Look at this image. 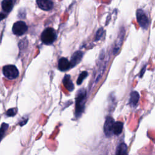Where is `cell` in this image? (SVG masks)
Listing matches in <instances>:
<instances>
[{
	"mask_svg": "<svg viewBox=\"0 0 155 155\" xmlns=\"http://www.w3.org/2000/svg\"><path fill=\"white\" fill-rule=\"evenodd\" d=\"M86 98V91L84 89L80 90L77 94L76 97V108L75 115L76 117H79L83 113L84 109L85 101Z\"/></svg>",
	"mask_w": 155,
	"mask_h": 155,
	"instance_id": "1",
	"label": "cell"
},
{
	"mask_svg": "<svg viewBox=\"0 0 155 155\" xmlns=\"http://www.w3.org/2000/svg\"><path fill=\"white\" fill-rule=\"evenodd\" d=\"M56 38L55 30L52 28H47L41 34V40L45 44H52Z\"/></svg>",
	"mask_w": 155,
	"mask_h": 155,
	"instance_id": "2",
	"label": "cell"
},
{
	"mask_svg": "<svg viewBox=\"0 0 155 155\" xmlns=\"http://www.w3.org/2000/svg\"><path fill=\"white\" fill-rule=\"evenodd\" d=\"M136 18L139 26L143 29H147L149 26V19L146 13L142 9H138L136 12Z\"/></svg>",
	"mask_w": 155,
	"mask_h": 155,
	"instance_id": "3",
	"label": "cell"
},
{
	"mask_svg": "<svg viewBox=\"0 0 155 155\" xmlns=\"http://www.w3.org/2000/svg\"><path fill=\"white\" fill-rule=\"evenodd\" d=\"M2 72L5 78L11 80L16 79L19 75V71L17 68L13 65L4 66L2 68Z\"/></svg>",
	"mask_w": 155,
	"mask_h": 155,
	"instance_id": "4",
	"label": "cell"
},
{
	"mask_svg": "<svg viewBox=\"0 0 155 155\" xmlns=\"http://www.w3.org/2000/svg\"><path fill=\"white\" fill-rule=\"evenodd\" d=\"M27 30V26L26 24L23 21L16 22L12 27L13 33L18 36L24 35Z\"/></svg>",
	"mask_w": 155,
	"mask_h": 155,
	"instance_id": "5",
	"label": "cell"
},
{
	"mask_svg": "<svg viewBox=\"0 0 155 155\" xmlns=\"http://www.w3.org/2000/svg\"><path fill=\"white\" fill-rule=\"evenodd\" d=\"M114 123V119L111 117L108 116L106 118L104 125V131L106 136L110 137L112 134H113V129Z\"/></svg>",
	"mask_w": 155,
	"mask_h": 155,
	"instance_id": "6",
	"label": "cell"
},
{
	"mask_svg": "<svg viewBox=\"0 0 155 155\" xmlns=\"http://www.w3.org/2000/svg\"><path fill=\"white\" fill-rule=\"evenodd\" d=\"M125 35V30L124 27H121L120 30L119 32V35L117 38V39L115 42V45L113 48V53L114 54L117 53V51L119 50V49L121 47L123 39L124 38Z\"/></svg>",
	"mask_w": 155,
	"mask_h": 155,
	"instance_id": "7",
	"label": "cell"
},
{
	"mask_svg": "<svg viewBox=\"0 0 155 155\" xmlns=\"http://www.w3.org/2000/svg\"><path fill=\"white\" fill-rule=\"evenodd\" d=\"M38 5L43 10L48 11L52 8L53 3L51 0H36Z\"/></svg>",
	"mask_w": 155,
	"mask_h": 155,
	"instance_id": "8",
	"label": "cell"
},
{
	"mask_svg": "<svg viewBox=\"0 0 155 155\" xmlns=\"http://www.w3.org/2000/svg\"><path fill=\"white\" fill-rule=\"evenodd\" d=\"M82 56L83 53L81 51H78L75 52L71 57L70 61V67H73L76 66L78 64H79L82 58Z\"/></svg>",
	"mask_w": 155,
	"mask_h": 155,
	"instance_id": "9",
	"label": "cell"
},
{
	"mask_svg": "<svg viewBox=\"0 0 155 155\" xmlns=\"http://www.w3.org/2000/svg\"><path fill=\"white\" fill-rule=\"evenodd\" d=\"M70 62L65 58H61L58 62V68L61 71H66L70 68Z\"/></svg>",
	"mask_w": 155,
	"mask_h": 155,
	"instance_id": "10",
	"label": "cell"
},
{
	"mask_svg": "<svg viewBox=\"0 0 155 155\" xmlns=\"http://www.w3.org/2000/svg\"><path fill=\"white\" fill-rule=\"evenodd\" d=\"M63 84L67 90L69 91H71L74 89V85L71 80L70 76L67 74L65 75L63 79Z\"/></svg>",
	"mask_w": 155,
	"mask_h": 155,
	"instance_id": "11",
	"label": "cell"
},
{
	"mask_svg": "<svg viewBox=\"0 0 155 155\" xmlns=\"http://www.w3.org/2000/svg\"><path fill=\"white\" fill-rule=\"evenodd\" d=\"M139 100V93L136 91H132L130 93V100H129L130 104L132 107H134L137 104Z\"/></svg>",
	"mask_w": 155,
	"mask_h": 155,
	"instance_id": "12",
	"label": "cell"
},
{
	"mask_svg": "<svg viewBox=\"0 0 155 155\" xmlns=\"http://www.w3.org/2000/svg\"><path fill=\"white\" fill-rule=\"evenodd\" d=\"M122 130H123V123L119 121L114 122V125H113V134L116 136H118L122 133Z\"/></svg>",
	"mask_w": 155,
	"mask_h": 155,
	"instance_id": "13",
	"label": "cell"
},
{
	"mask_svg": "<svg viewBox=\"0 0 155 155\" xmlns=\"http://www.w3.org/2000/svg\"><path fill=\"white\" fill-rule=\"evenodd\" d=\"M1 5L4 11L10 12L13 8V2L12 0H3Z\"/></svg>",
	"mask_w": 155,
	"mask_h": 155,
	"instance_id": "14",
	"label": "cell"
},
{
	"mask_svg": "<svg viewBox=\"0 0 155 155\" xmlns=\"http://www.w3.org/2000/svg\"><path fill=\"white\" fill-rule=\"evenodd\" d=\"M115 155H127V146L125 143H120L117 148Z\"/></svg>",
	"mask_w": 155,
	"mask_h": 155,
	"instance_id": "15",
	"label": "cell"
},
{
	"mask_svg": "<svg viewBox=\"0 0 155 155\" xmlns=\"http://www.w3.org/2000/svg\"><path fill=\"white\" fill-rule=\"evenodd\" d=\"M8 127V125L5 124V123H3L1 125V126L0 127V142L2 140V137L4 135L6 130H7Z\"/></svg>",
	"mask_w": 155,
	"mask_h": 155,
	"instance_id": "16",
	"label": "cell"
},
{
	"mask_svg": "<svg viewBox=\"0 0 155 155\" xmlns=\"http://www.w3.org/2000/svg\"><path fill=\"white\" fill-rule=\"evenodd\" d=\"M87 75H88V73H87V71H82V72L79 74V77H78V80H77V84H78V85H80V84L82 82L83 80L87 76Z\"/></svg>",
	"mask_w": 155,
	"mask_h": 155,
	"instance_id": "17",
	"label": "cell"
},
{
	"mask_svg": "<svg viewBox=\"0 0 155 155\" xmlns=\"http://www.w3.org/2000/svg\"><path fill=\"white\" fill-rule=\"evenodd\" d=\"M103 33H104V30L102 28H99L97 32H96V41H97L99 39H101V38L102 37V35H103Z\"/></svg>",
	"mask_w": 155,
	"mask_h": 155,
	"instance_id": "18",
	"label": "cell"
},
{
	"mask_svg": "<svg viewBox=\"0 0 155 155\" xmlns=\"http://www.w3.org/2000/svg\"><path fill=\"white\" fill-rule=\"evenodd\" d=\"M16 111L15 108H10L9 110H8L6 113V114L8 116H13L16 114Z\"/></svg>",
	"mask_w": 155,
	"mask_h": 155,
	"instance_id": "19",
	"label": "cell"
},
{
	"mask_svg": "<svg viewBox=\"0 0 155 155\" xmlns=\"http://www.w3.org/2000/svg\"><path fill=\"white\" fill-rule=\"evenodd\" d=\"M145 69H146V65L144 66V67L141 69L140 73V77H142V76L143 75V74H144V73H145Z\"/></svg>",
	"mask_w": 155,
	"mask_h": 155,
	"instance_id": "20",
	"label": "cell"
},
{
	"mask_svg": "<svg viewBox=\"0 0 155 155\" xmlns=\"http://www.w3.org/2000/svg\"><path fill=\"white\" fill-rule=\"evenodd\" d=\"M5 17V15H4V13H0V21H1L2 19H4Z\"/></svg>",
	"mask_w": 155,
	"mask_h": 155,
	"instance_id": "21",
	"label": "cell"
}]
</instances>
